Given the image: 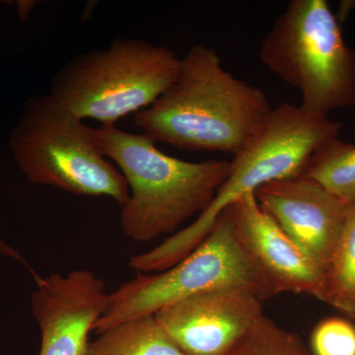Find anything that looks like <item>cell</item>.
I'll use <instances>...</instances> for the list:
<instances>
[{
    "mask_svg": "<svg viewBox=\"0 0 355 355\" xmlns=\"http://www.w3.org/2000/svg\"><path fill=\"white\" fill-rule=\"evenodd\" d=\"M18 12H19L20 17L23 20L27 18L29 13L31 12L33 7L35 6L36 2L34 1H21L18 2Z\"/></svg>",
    "mask_w": 355,
    "mask_h": 355,
    "instance_id": "ac0fdd59",
    "label": "cell"
},
{
    "mask_svg": "<svg viewBox=\"0 0 355 355\" xmlns=\"http://www.w3.org/2000/svg\"><path fill=\"white\" fill-rule=\"evenodd\" d=\"M238 238L273 295L304 294L324 301L326 277L249 193L231 205Z\"/></svg>",
    "mask_w": 355,
    "mask_h": 355,
    "instance_id": "30bf717a",
    "label": "cell"
},
{
    "mask_svg": "<svg viewBox=\"0 0 355 355\" xmlns=\"http://www.w3.org/2000/svg\"><path fill=\"white\" fill-rule=\"evenodd\" d=\"M261 62L297 89L300 106L320 116L355 107V51L326 0H293L261 42Z\"/></svg>",
    "mask_w": 355,
    "mask_h": 355,
    "instance_id": "277c9868",
    "label": "cell"
},
{
    "mask_svg": "<svg viewBox=\"0 0 355 355\" xmlns=\"http://www.w3.org/2000/svg\"><path fill=\"white\" fill-rule=\"evenodd\" d=\"M324 302L355 320V202L347 205L342 233L327 266Z\"/></svg>",
    "mask_w": 355,
    "mask_h": 355,
    "instance_id": "4fadbf2b",
    "label": "cell"
},
{
    "mask_svg": "<svg viewBox=\"0 0 355 355\" xmlns=\"http://www.w3.org/2000/svg\"><path fill=\"white\" fill-rule=\"evenodd\" d=\"M313 355H355V326L349 319L330 317L322 320L311 334Z\"/></svg>",
    "mask_w": 355,
    "mask_h": 355,
    "instance_id": "2e32d148",
    "label": "cell"
},
{
    "mask_svg": "<svg viewBox=\"0 0 355 355\" xmlns=\"http://www.w3.org/2000/svg\"><path fill=\"white\" fill-rule=\"evenodd\" d=\"M263 301L245 286L200 292L168 306L154 316L188 355H226L263 314Z\"/></svg>",
    "mask_w": 355,
    "mask_h": 355,
    "instance_id": "ba28073f",
    "label": "cell"
},
{
    "mask_svg": "<svg viewBox=\"0 0 355 355\" xmlns=\"http://www.w3.org/2000/svg\"><path fill=\"white\" fill-rule=\"evenodd\" d=\"M36 279L32 312L41 330L40 355H86L89 335L102 316L106 284L89 270Z\"/></svg>",
    "mask_w": 355,
    "mask_h": 355,
    "instance_id": "9c48e42d",
    "label": "cell"
},
{
    "mask_svg": "<svg viewBox=\"0 0 355 355\" xmlns=\"http://www.w3.org/2000/svg\"><path fill=\"white\" fill-rule=\"evenodd\" d=\"M226 355H313L297 334L261 315Z\"/></svg>",
    "mask_w": 355,
    "mask_h": 355,
    "instance_id": "9a60e30c",
    "label": "cell"
},
{
    "mask_svg": "<svg viewBox=\"0 0 355 355\" xmlns=\"http://www.w3.org/2000/svg\"><path fill=\"white\" fill-rule=\"evenodd\" d=\"M95 135L102 153L127 181L130 195L121 205V228L135 242L175 234L189 218L209 207L228 176L229 161L172 157L144 133L101 125Z\"/></svg>",
    "mask_w": 355,
    "mask_h": 355,
    "instance_id": "7a4b0ae2",
    "label": "cell"
},
{
    "mask_svg": "<svg viewBox=\"0 0 355 355\" xmlns=\"http://www.w3.org/2000/svg\"><path fill=\"white\" fill-rule=\"evenodd\" d=\"M342 127L328 116L308 113L300 105L284 103L272 108L230 161L228 176L209 207L188 227L137 254V268L142 272H158L176 265L205 240L229 207L263 184L302 176L318 147L338 137Z\"/></svg>",
    "mask_w": 355,
    "mask_h": 355,
    "instance_id": "3957f363",
    "label": "cell"
},
{
    "mask_svg": "<svg viewBox=\"0 0 355 355\" xmlns=\"http://www.w3.org/2000/svg\"><path fill=\"white\" fill-rule=\"evenodd\" d=\"M272 110L261 88L224 69L214 49L196 44L181 58L174 83L135 114V123L154 141L181 150L236 155Z\"/></svg>",
    "mask_w": 355,
    "mask_h": 355,
    "instance_id": "6da1fadb",
    "label": "cell"
},
{
    "mask_svg": "<svg viewBox=\"0 0 355 355\" xmlns=\"http://www.w3.org/2000/svg\"><path fill=\"white\" fill-rule=\"evenodd\" d=\"M226 286L247 287L263 301L275 297L238 238L230 207L183 260L162 272L139 273L110 293L94 331L100 334L128 320L155 315L182 299Z\"/></svg>",
    "mask_w": 355,
    "mask_h": 355,
    "instance_id": "52a82bcc",
    "label": "cell"
},
{
    "mask_svg": "<svg viewBox=\"0 0 355 355\" xmlns=\"http://www.w3.org/2000/svg\"><path fill=\"white\" fill-rule=\"evenodd\" d=\"M180 62L168 46L116 39L72 58L53 76L49 94L81 120L116 125L157 101L176 80Z\"/></svg>",
    "mask_w": 355,
    "mask_h": 355,
    "instance_id": "8992f818",
    "label": "cell"
},
{
    "mask_svg": "<svg viewBox=\"0 0 355 355\" xmlns=\"http://www.w3.org/2000/svg\"><path fill=\"white\" fill-rule=\"evenodd\" d=\"M86 355H188L163 330L154 315L116 324L98 334Z\"/></svg>",
    "mask_w": 355,
    "mask_h": 355,
    "instance_id": "7c38bea8",
    "label": "cell"
},
{
    "mask_svg": "<svg viewBox=\"0 0 355 355\" xmlns=\"http://www.w3.org/2000/svg\"><path fill=\"white\" fill-rule=\"evenodd\" d=\"M302 176L321 184L345 205L355 202V144L335 137L318 147Z\"/></svg>",
    "mask_w": 355,
    "mask_h": 355,
    "instance_id": "5bb4252c",
    "label": "cell"
},
{
    "mask_svg": "<svg viewBox=\"0 0 355 355\" xmlns=\"http://www.w3.org/2000/svg\"><path fill=\"white\" fill-rule=\"evenodd\" d=\"M254 196L326 277L342 233L347 205L304 176L270 182L259 188Z\"/></svg>",
    "mask_w": 355,
    "mask_h": 355,
    "instance_id": "8fae6325",
    "label": "cell"
},
{
    "mask_svg": "<svg viewBox=\"0 0 355 355\" xmlns=\"http://www.w3.org/2000/svg\"><path fill=\"white\" fill-rule=\"evenodd\" d=\"M9 146L30 183L109 198L121 207L128 200L127 181L102 153L94 128L50 94L26 100Z\"/></svg>",
    "mask_w": 355,
    "mask_h": 355,
    "instance_id": "5b68a950",
    "label": "cell"
},
{
    "mask_svg": "<svg viewBox=\"0 0 355 355\" xmlns=\"http://www.w3.org/2000/svg\"><path fill=\"white\" fill-rule=\"evenodd\" d=\"M0 254H3L7 258L14 259V260L24 263V259L22 258V256L12 247L9 246L1 237H0Z\"/></svg>",
    "mask_w": 355,
    "mask_h": 355,
    "instance_id": "e0dca14e",
    "label": "cell"
}]
</instances>
